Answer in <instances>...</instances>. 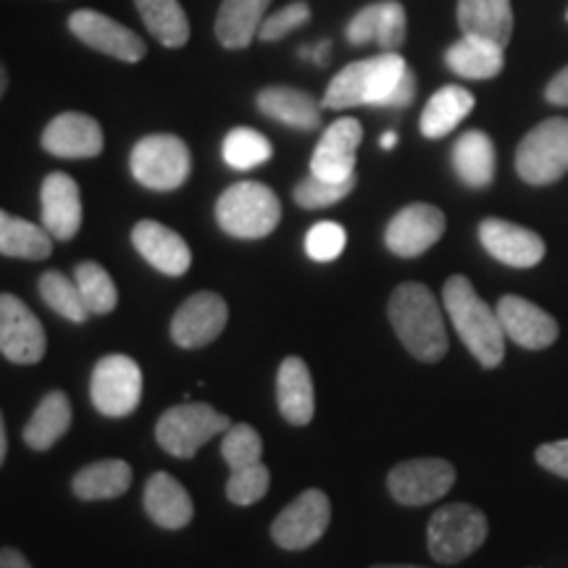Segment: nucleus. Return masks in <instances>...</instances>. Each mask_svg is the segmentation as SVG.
I'll list each match as a JSON object with an SVG mask.
<instances>
[{"mask_svg": "<svg viewBox=\"0 0 568 568\" xmlns=\"http://www.w3.org/2000/svg\"><path fill=\"white\" fill-rule=\"evenodd\" d=\"M474 95L460 84H447V88L437 90L435 95L429 98V103L424 105L422 111V134L429 140H439L445 134H450L456 126L464 122L468 113L474 111Z\"/></svg>", "mask_w": 568, "mask_h": 568, "instance_id": "c756f323", "label": "nucleus"}, {"mask_svg": "<svg viewBox=\"0 0 568 568\" xmlns=\"http://www.w3.org/2000/svg\"><path fill=\"white\" fill-rule=\"evenodd\" d=\"M445 213L437 205L410 203L389 219L385 230L387 251L397 258H418L445 234Z\"/></svg>", "mask_w": 568, "mask_h": 568, "instance_id": "ddd939ff", "label": "nucleus"}, {"mask_svg": "<svg viewBox=\"0 0 568 568\" xmlns=\"http://www.w3.org/2000/svg\"><path fill=\"white\" fill-rule=\"evenodd\" d=\"M6 90H9V71L0 63V98L6 95Z\"/></svg>", "mask_w": 568, "mask_h": 568, "instance_id": "8fccbe9b", "label": "nucleus"}, {"mask_svg": "<svg viewBox=\"0 0 568 568\" xmlns=\"http://www.w3.org/2000/svg\"><path fill=\"white\" fill-rule=\"evenodd\" d=\"M503 332L524 351H545L558 339V322L527 297L503 295L495 305Z\"/></svg>", "mask_w": 568, "mask_h": 568, "instance_id": "f3484780", "label": "nucleus"}, {"mask_svg": "<svg viewBox=\"0 0 568 568\" xmlns=\"http://www.w3.org/2000/svg\"><path fill=\"white\" fill-rule=\"evenodd\" d=\"M38 293L48 308L55 311V314L63 316L71 324H84L92 316L90 308L82 301V293L80 287H77V282L69 280L67 274L61 272L40 274Z\"/></svg>", "mask_w": 568, "mask_h": 568, "instance_id": "f704fd0d", "label": "nucleus"}, {"mask_svg": "<svg viewBox=\"0 0 568 568\" xmlns=\"http://www.w3.org/2000/svg\"><path fill=\"white\" fill-rule=\"evenodd\" d=\"M132 245L142 258L148 261L153 268H159L161 274L166 276H182L187 274L190 264H193V253H190V245L176 234L169 230L166 224L161 222H145L134 224L132 230Z\"/></svg>", "mask_w": 568, "mask_h": 568, "instance_id": "4be33fe9", "label": "nucleus"}, {"mask_svg": "<svg viewBox=\"0 0 568 568\" xmlns=\"http://www.w3.org/2000/svg\"><path fill=\"white\" fill-rule=\"evenodd\" d=\"M74 282L80 287L82 301L90 308L92 316H105L116 308L119 303V290L113 284L111 274L105 272L95 261H82L74 268Z\"/></svg>", "mask_w": 568, "mask_h": 568, "instance_id": "c9c22d12", "label": "nucleus"}, {"mask_svg": "<svg viewBox=\"0 0 568 568\" xmlns=\"http://www.w3.org/2000/svg\"><path fill=\"white\" fill-rule=\"evenodd\" d=\"M216 222L230 237H268L282 222V203L266 184L237 182L216 201Z\"/></svg>", "mask_w": 568, "mask_h": 568, "instance_id": "20e7f679", "label": "nucleus"}, {"mask_svg": "<svg viewBox=\"0 0 568 568\" xmlns=\"http://www.w3.org/2000/svg\"><path fill=\"white\" fill-rule=\"evenodd\" d=\"M132 487V466L126 460L105 458L84 466L71 479V489L84 503L92 500H113L122 497Z\"/></svg>", "mask_w": 568, "mask_h": 568, "instance_id": "7c9ffc66", "label": "nucleus"}, {"mask_svg": "<svg viewBox=\"0 0 568 568\" xmlns=\"http://www.w3.org/2000/svg\"><path fill=\"white\" fill-rule=\"evenodd\" d=\"M308 19H311V6L303 3V0H295V3L284 6L282 11H276L272 17L264 19V24H261L258 30V40L276 42L287 38L290 32L301 30L303 24H308Z\"/></svg>", "mask_w": 568, "mask_h": 568, "instance_id": "79ce46f5", "label": "nucleus"}, {"mask_svg": "<svg viewBox=\"0 0 568 568\" xmlns=\"http://www.w3.org/2000/svg\"><path fill=\"white\" fill-rule=\"evenodd\" d=\"M479 243L495 261L514 268L537 266L548 251L537 232L506 219H485L479 224Z\"/></svg>", "mask_w": 568, "mask_h": 568, "instance_id": "a211bd4d", "label": "nucleus"}, {"mask_svg": "<svg viewBox=\"0 0 568 568\" xmlns=\"http://www.w3.org/2000/svg\"><path fill=\"white\" fill-rule=\"evenodd\" d=\"M458 27L466 38L508 48L514 38V6L510 0H458Z\"/></svg>", "mask_w": 568, "mask_h": 568, "instance_id": "393cba45", "label": "nucleus"}, {"mask_svg": "<svg viewBox=\"0 0 568 568\" xmlns=\"http://www.w3.org/2000/svg\"><path fill=\"white\" fill-rule=\"evenodd\" d=\"M132 176L155 193H172L187 182L193 159L190 148L176 134H148L130 155Z\"/></svg>", "mask_w": 568, "mask_h": 568, "instance_id": "0eeeda50", "label": "nucleus"}, {"mask_svg": "<svg viewBox=\"0 0 568 568\" xmlns=\"http://www.w3.org/2000/svg\"><path fill=\"white\" fill-rule=\"evenodd\" d=\"M566 19H568V11H566Z\"/></svg>", "mask_w": 568, "mask_h": 568, "instance_id": "603ef678", "label": "nucleus"}, {"mask_svg": "<svg viewBox=\"0 0 568 568\" xmlns=\"http://www.w3.org/2000/svg\"><path fill=\"white\" fill-rule=\"evenodd\" d=\"M276 406H280V414L293 426H305L314 422V376H311L308 364L297 358V355L284 358L280 372H276Z\"/></svg>", "mask_w": 568, "mask_h": 568, "instance_id": "5701e85b", "label": "nucleus"}, {"mask_svg": "<svg viewBox=\"0 0 568 568\" xmlns=\"http://www.w3.org/2000/svg\"><path fill=\"white\" fill-rule=\"evenodd\" d=\"M6 456H9V437H6V422L0 414V466L6 464Z\"/></svg>", "mask_w": 568, "mask_h": 568, "instance_id": "49530a36", "label": "nucleus"}, {"mask_svg": "<svg viewBox=\"0 0 568 568\" xmlns=\"http://www.w3.org/2000/svg\"><path fill=\"white\" fill-rule=\"evenodd\" d=\"M90 397L98 414L124 418L138 410L142 400V372L130 355H105L92 368Z\"/></svg>", "mask_w": 568, "mask_h": 568, "instance_id": "1a4fd4ad", "label": "nucleus"}, {"mask_svg": "<svg viewBox=\"0 0 568 568\" xmlns=\"http://www.w3.org/2000/svg\"><path fill=\"white\" fill-rule=\"evenodd\" d=\"M456 485V468L445 458H414L389 468L387 489L395 503L422 508L437 503Z\"/></svg>", "mask_w": 568, "mask_h": 568, "instance_id": "9d476101", "label": "nucleus"}, {"mask_svg": "<svg viewBox=\"0 0 568 568\" xmlns=\"http://www.w3.org/2000/svg\"><path fill=\"white\" fill-rule=\"evenodd\" d=\"M387 316L403 347L422 364H437L447 355V329L437 297L426 284L403 282L389 295Z\"/></svg>", "mask_w": 568, "mask_h": 568, "instance_id": "f257e3e1", "label": "nucleus"}, {"mask_svg": "<svg viewBox=\"0 0 568 568\" xmlns=\"http://www.w3.org/2000/svg\"><path fill=\"white\" fill-rule=\"evenodd\" d=\"M487 516L468 503H450L435 510L426 527V548L437 564L453 566L474 556L485 545Z\"/></svg>", "mask_w": 568, "mask_h": 568, "instance_id": "39448f33", "label": "nucleus"}, {"mask_svg": "<svg viewBox=\"0 0 568 568\" xmlns=\"http://www.w3.org/2000/svg\"><path fill=\"white\" fill-rule=\"evenodd\" d=\"M545 101L552 105H568V67L558 71L545 88Z\"/></svg>", "mask_w": 568, "mask_h": 568, "instance_id": "c03bdc74", "label": "nucleus"}, {"mask_svg": "<svg viewBox=\"0 0 568 568\" xmlns=\"http://www.w3.org/2000/svg\"><path fill=\"white\" fill-rule=\"evenodd\" d=\"M364 126L358 119L343 116L335 124L326 126L318 140L314 155H311V174L329 182H345L355 176V159H358Z\"/></svg>", "mask_w": 568, "mask_h": 568, "instance_id": "dca6fc26", "label": "nucleus"}, {"mask_svg": "<svg viewBox=\"0 0 568 568\" xmlns=\"http://www.w3.org/2000/svg\"><path fill=\"white\" fill-rule=\"evenodd\" d=\"M305 53H308V55H314V59H316V63H318V67H322V63L326 61V53H329V42H318V48H316V51H303V55Z\"/></svg>", "mask_w": 568, "mask_h": 568, "instance_id": "de8ad7c7", "label": "nucleus"}, {"mask_svg": "<svg viewBox=\"0 0 568 568\" xmlns=\"http://www.w3.org/2000/svg\"><path fill=\"white\" fill-rule=\"evenodd\" d=\"M347 245V232L337 222H318L305 234V253L318 264H329L343 255Z\"/></svg>", "mask_w": 568, "mask_h": 568, "instance_id": "a19ab883", "label": "nucleus"}, {"mask_svg": "<svg viewBox=\"0 0 568 568\" xmlns=\"http://www.w3.org/2000/svg\"><path fill=\"white\" fill-rule=\"evenodd\" d=\"M71 426V400L61 389H51L34 408L24 426V443L32 450L45 453L67 435Z\"/></svg>", "mask_w": 568, "mask_h": 568, "instance_id": "2f4dec72", "label": "nucleus"}, {"mask_svg": "<svg viewBox=\"0 0 568 568\" xmlns=\"http://www.w3.org/2000/svg\"><path fill=\"white\" fill-rule=\"evenodd\" d=\"M142 506H145V514L151 516L155 527L169 531L184 529L195 516L193 497H190L187 489L166 471L153 474V477L148 479L145 495H142Z\"/></svg>", "mask_w": 568, "mask_h": 568, "instance_id": "b1692460", "label": "nucleus"}, {"mask_svg": "<svg viewBox=\"0 0 568 568\" xmlns=\"http://www.w3.org/2000/svg\"><path fill=\"white\" fill-rule=\"evenodd\" d=\"M230 322L226 301L216 293H195L184 301L172 318V339L184 351L211 345Z\"/></svg>", "mask_w": 568, "mask_h": 568, "instance_id": "2eb2a0df", "label": "nucleus"}, {"mask_svg": "<svg viewBox=\"0 0 568 568\" xmlns=\"http://www.w3.org/2000/svg\"><path fill=\"white\" fill-rule=\"evenodd\" d=\"M0 568H32V564L21 550L3 548L0 550Z\"/></svg>", "mask_w": 568, "mask_h": 568, "instance_id": "a18cd8bd", "label": "nucleus"}, {"mask_svg": "<svg viewBox=\"0 0 568 568\" xmlns=\"http://www.w3.org/2000/svg\"><path fill=\"white\" fill-rule=\"evenodd\" d=\"M495 142L481 130H468L453 145V169L471 190H485L495 180Z\"/></svg>", "mask_w": 568, "mask_h": 568, "instance_id": "cd10ccee", "label": "nucleus"}, {"mask_svg": "<svg viewBox=\"0 0 568 568\" xmlns=\"http://www.w3.org/2000/svg\"><path fill=\"white\" fill-rule=\"evenodd\" d=\"M355 187V176L345 182H329V180H322V176L316 174H308L303 182H297L295 187V203L301 205V209H329V205H335L343 201L353 193Z\"/></svg>", "mask_w": 568, "mask_h": 568, "instance_id": "58836bf2", "label": "nucleus"}, {"mask_svg": "<svg viewBox=\"0 0 568 568\" xmlns=\"http://www.w3.org/2000/svg\"><path fill=\"white\" fill-rule=\"evenodd\" d=\"M537 464L545 471L556 474L560 479H568V439H556V443H545L535 450Z\"/></svg>", "mask_w": 568, "mask_h": 568, "instance_id": "37998d69", "label": "nucleus"}, {"mask_svg": "<svg viewBox=\"0 0 568 568\" xmlns=\"http://www.w3.org/2000/svg\"><path fill=\"white\" fill-rule=\"evenodd\" d=\"M379 145L385 148V151H389V148H395L397 145V134L395 132H385V134H382Z\"/></svg>", "mask_w": 568, "mask_h": 568, "instance_id": "09e8293b", "label": "nucleus"}, {"mask_svg": "<svg viewBox=\"0 0 568 568\" xmlns=\"http://www.w3.org/2000/svg\"><path fill=\"white\" fill-rule=\"evenodd\" d=\"M40 205H42V226L59 243L77 237L82 226V195L80 184L71 180L69 174L53 172L42 180L40 187Z\"/></svg>", "mask_w": 568, "mask_h": 568, "instance_id": "aec40b11", "label": "nucleus"}, {"mask_svg": "<svg viewBox=\"0 0 568 568\" xmlns=\"http://www.w3.org/2000/svg\"><path fill=\"white\" fill-rule=\"evenodd\" d=\"M332 521V503L322 489H305L274 518L272 539L282 550H308L324 537Z\"/></svg>", "mask_w": 568, "mask_h": 568, "instance_id": "9b49d317", "label": "nucleus"}, {"mask_svg": "<svg viewBox=\"0 0 568 568\" xmlns=\"http://www.w3.org/2000/svg\"><path fill=\"white\" fill-rule=\"evenodd\" d=\"M274 148L264 134L251 130V126H237L224 138L222 145V155L226 161V166L237 169V172H247V169L261 166L272 159Z\"/></svg>", "mask_w": 568, "mask_h": 568, "instance_id": "e433bc0d", "label": "nucleus"}, {"mask_svg": "<svg viewBox=\"0 0 568 568\" xmlns=\"http://www.w3.org/2000/svg\"><path fill=\"white\" fill-rule=\"evenodd\" d=\"M445 63L460 80H495L506 69V48L460 34V40L445 51Z\"/></svg>", "mask_w": 568, "mask_h": 568, "instance_id": "bb28decb", "label": "nucleus"}, {"mask_svg": "<svg viewBox=\"0 0 568 568\" xmlns=\"http://www.w3.org/2000/svg\"><path fill=\"white\" fill-rule=\"evenodd\" d=\"M40 145L55 159H95L103 153V130L88 113L67 111L42 130Z\"/></svg>", "mask_w": 568, "mask_h": 568, "instance_id": "6ab92c4d", "label": "nucleus"}, {"mask_svg": "<svg viewBox=\"0 0 568 568\" xmlns=\"http://www.w3.org/2000/svg\"><path fill=\"white\" fill-rule=\"evenodd\" d=\"M222 456L226 464H230L232 471L234 468L264 464V460H261V456H264V439H261V435L251 424H232L230 429L224 432Z\"/></svg>", "mask_w": 568, "mask_h": 568, "instance_id": "4c0bfd02", "label": "nucleus"}, {"mask_svg": "<svg viewBox=\"0 0 568 568\" xmlns=\"http://www.w3.org/2000/svg\"><path fill=\"white\" fill-rule=\"evenodd\" d=\"M443 305L456 326L460 343L485 368H495L506 358V332L497 311L481 301L474 284L464 274H453L443 287Z\"/></svg>", "mask_w": 568, "mask_h": 568, "instance_id": "7ed1b4c3", "label": "nucleus"}, {"mask_svg": "<svg viewBox=\"0 0 568 568\" xmlns=\"http://www.w3.org/2000/svg\"><path fill=\"white\" fill-rule=\"evenodd\" d=\"M372 568H424V566H410V564H379V566H372Z\"/></svg>", "mask_w": 568, "mask_h": 568, "instance_id": "3c124183", "label": "nucleus"}, {"mask_svg": "<svg viewBox=\"0 0 568 568\" xmlns=\"http://www.w3.org/2000/svg\"><path fill=\"white\" fill-rule=\"evenodd\" d=\"M69 30L77 40L92 48V51L111 55V59H119L124 63H138L148 53L140 34H134L130 27L119 24V21H113L101 11H74L69 17Z\"/></svg>", "mask_w": 568, "mask_h": 568, "instance_id": "4468645a", "label": "nucleus"}, {"mask_svg": "<svg viewBox=\"0 0 568 568\" xmlns=\"http://www.w3.org/2000/svg\"><path fill=\"white\" fill-rule=\"evenodd\" d=\"M53 253V237L45 226L11 216L0 209V255L21 261H45Z\"/></svg>", "mask_w": 568, "mask_h": 568, "instance_id": "473e14b6", "label": "nucleus"}, {"mask_svg": "<svg viewBox=\"0 0 568 568\" xmlns=\"http://www.w3.org/2000/svg\"><path fill=\"white\" fill-rule=\"evenodd\" d=\"M272 0H224L216 17V38L230 51H243L258 38Z\"/></svg>", "mask_w": 568, "mask_h": 568, "instance_id": "c85d7f7f", "label": "nucleus"}, {"mask_svg": "<svg viewBox=\"0 0 568 568\" xmlns=\"http://www.w3.org/2000/svg\"><path fill=\"white\" fill-rule=\"evenodd\" d=\"M255 103H258V111L264 116L284 126H293V130L311 132L322 124V105L314 101V95L303 90L266 88L258 92Z\"/></svg>", "mask_w": 568, "mask_h": 568, "instance_id": "a878e982", "label": "nucleus"}, {"mask_svg": "<svg viewBox=\"0 0 568 568\" xmlns=\"http://www.w3.org/2000/svg\"><path fill=\"white\" fill-rule=\"evenodd\" d=\"M406 9L397 0H379L355 13L345 34L353 45L376 42L382 53H395L406 42Z\"/></svg>", "mask_w": 568, "mask_h": 568, "instance_id": "412c9836", "label": "nucleus"}, {"mask_svg": "<svg viewBox=\"0 0 568 568\" xmlns=\"http://www.w3.org/2000/svg\"><path fill=\"white\" fill-rule=\"evenodd\" d=\"M568 172V119L552 116L524 134L516 148V174L531 187L556 184Z\"/></svg>", "mask_w": 568, "mask_h": 568, "instance_id": "423d86ee", "label": "nucleus"}, {"mask_svg": "<svg viewBox=\"0 0 568 568\" xmlns=\"http://www.w3.org/2000/svg\"><path fill=\"white\" fill-rule=\"evenodd\" d=\"M48 337L30 305L11 293H0V353L17 366H34L45 358Z\"/></svg>", "mask_w": 568, "mask_h": 568, "instance_id": "f8f14e48", "label": "nucleus"}, {"mask_svg": "<svg viewBox=\"0 0 568 568\" xmlns=\"http://www.w3.org/2000/svg\"><path fill=\"white\" fill-rule=\"evenodd\" d=\"M408 63L400 53H379L374 59L347 63L324 92V109L345 111L355 105L397 109V92L408 77Z\"/></svg>", "mask_w": 568, "mask_h": 568, "instance_id": "f03ea898", "label": "nucleus"}, {"mask_svg": "<svg viewBox=\"0 0 568 568\" xmlns=\"http://www.w3.org/2000/svg\"><path fill=\"white\" fill-rule=\"evenodd\" d=\"M148 32L161 45L182 48L190 40V21L180 0H134Z\"/></svg>", "mask_w": 568, "mask_h": 568, "instance_id": "72a5a7b5", "label": "nucleus"}, {"mask_svg": "<svg viewBox=\"0 0 568 568\" xmlns=\"http://www.w3.org/2000/svg\"><path fill=\"white\" fill-rule=\"evenodd\" d=\"M232 418L219 414L209 403H184L161 414L155 424V439L169 456L193 458L201 447L216 435H224Z\"/></svg>", "mask_w": 568, "mask_h": 568, "instance_id": "6e6552de", "label": "nucleus"}, {"mask_svg": "<svg viewBox=\"0 0 568 568\" xmlns=\"http://www.w3.org/2000/svg\"><path fill=\"white\" fill-rule=\"evenodd\" d=\"M268 485H272V474L264 464L234 468L226 479V497L234 506H253L268 493Z\"/></svg>", "mask_w": 568, "mask_h": 568, "instance_id": "ea45409f", "label": "nucleus"}]
</instances>
